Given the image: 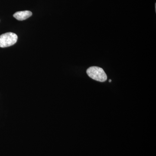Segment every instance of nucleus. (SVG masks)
<instances>
[{
    "mask_svg": "<svg viewBox=\"0 0 156 156\" xmlns=\"http://www.w3.org/2000/svg\"><path fill=\"white\" fill-rule=\"evenodd\" d=\"M109 82H112L111 80H109Z\"/></svg>",
    "mask_w": 156,
    "mask_h": 156,
    "instance_id": "20e7f679",
    "label": "nucleus"
},
{
    "mask_svg": "<svg viewBox=\"0 0 156 156\" xmlns=\"http://www.w3.org/2000/svg\"><path fill=\"white\" fill-rule=\"evenodd\" d=\"M18 37L13 33L9 32L0 36V47L7 48L14 45L17 41Z\"/></svg>",
    "mask_w": 156,
    "mask_h": 156,
    "instance_id": "f03ea898",
    "label": "nucleus"
},
{
    "mask_svg": "<svg viewBox=\"0 0 156 156\" xmlns=\"http://www.w3.org/2000/svg\"><path fill=\"white\" fill-rule=\"evenodd\" d=\"M87 75L95 80L101 82H105L107 79L106 73L101 68L92 66L87 70Z\"/></svg>",
    "mask_w": 156,
    "mask_h": 156,
    "instance_id": "f257e3e1",
    "label": "nucleus"
},
{
    "mask_svg": "<svg viewBox=\"0 0 156 156\" xmlns=\"http://www.w3.org/2000/svg\"><path fill=\"white\" fill-rule=\"evenodd\" d=\"M155 11H156V4L155 3Z\"/></svg>",
    "mask_w": 156,
    "mask_h": 156,
    "instance_id": "39448f33",
    "label": "nucleus"
},
{
    "mask_svg": "<svg viewBox=\"0 0 156 156\" xmlns=\"http://www.w3.org/2000/svg\"><path fill=\"white\" fill-rule=\"evenodd\" d=\"M32 15V13L30 11H18L14 13L13 16L18 20H23L27 19Z\"/></svg>",
    "mask_w": 156,
    "mask_h": 156,
    "instance_id": "7ed1b4c3",
    "label": "nucleus"
}]
</instances>
